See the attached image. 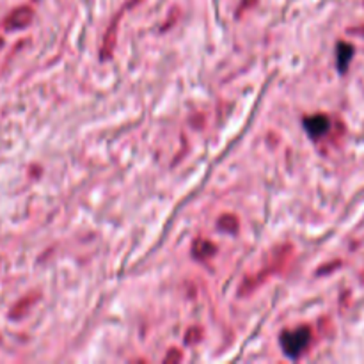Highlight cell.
<instances>
[{
	"label": "cell",
	"mask_w": 364,
	"mask_h": 364,
	"mask_svg": "<svg viewBox=\"0 0 364 364\" xmlns=\"http://www.w3.org/2000/svg\"><path fill=\"white\" fill-rule=\"evenodd\" d=\"M279 343L286 357L297 359L311 343V329L308 325H300L292 331H283L279 336Z\"/></svg>",
	"instance_id": "obj_1"
},
{
	"label": "cell",
	"mask_w": 364,
	"mask_h": 364,
	"mask_svg": "<svg viewBox=\"0 0 364 364\" xmlns=\"http://www.w3.org/2000/svg\"><path fill=\"white\" fill-rule=\"evenodd\" d=\"M34 18V11L33 8L28 6H22V8H17L15 11H11L6 17V20L2 22V27L6 31H20V28H25L31 25Z\"/></svg>",
	"instance_id": "obj_2"
},
{
	"label": "cell",
	"mask_w": 364,
	"mask_h": 364,
	"mask_svg": "<svg viewBox=\"0 0 364 364\" xmlns=\"http://www.w3.org/2000/svg\"><path fill=\"white\" fill-rule=\"evenodd\" d=\"M304 129L311 139H320L331 129V119L325 114H315V116L304 117Z\"/></svg>",
	"instance_id": "obj_3"
},
{
	"label": "cell",
	"mask_w": 364,
	"mask_h": 364,
	"mask_svg": "<svg viewBox=\"0 0 364 364\" xmlns=\"http://www.w3.org/2000/svg\"><path fill=\"white\" fill-rule=\"evenodd\" d=\"M40 299H41L40 292H31L25 297H22L17 304L13 306L11 311H9V318H11V320H20V318L27 316V313L34 308V304H36Z\"/></svg>",
	"instance_id": "obj_4"
},
{
	"label": "cell",
	"mask_w": 364,
	"mask_h": 364,
	"mask_svg": "<svg viewBox=\"0 0 364 364\" xmlns=\"http://www.w3.org/2000/svg\"><path fill=\"white\" fill-rule=\"evenodd\" d=\"M354 57V47L347 41H340L336 44V59H338V69L345 73L348 69V65Z\"/></svg>",
	"instance_id": "obj_5"
},
{
	"label": "cell",
	"mask_w": 364,
	"mask_h": 364,
	"mask_svg": "<svg viewBox=\"0 0 364 364\" xmlns=\"http://www.w3.org/2000/svg\"><path fill=\"white\" fill-rule=\"evenodd\" d=\"M217 252V245L210 240H204V238H197L192 244V254L197 260H208Z\"/></svg>",
	"instance_id": "obj_6"
},
{
	"label": "cell",
	"mask_w": 364,
	"mask_h": 364,
	"mask_svg": "<svg viewBox=\"0 0 364 364\" xmlns=\"http://www.w3.org/2000/svg\"><path fill=\"white\" fill-rule=\"evenodd\" d=\"M219 229L226 233H236L238 231V219L231 213H226V215L219 217V222H217Z\"/></svg>",
	"instance_id": "obj_7"
},
{
	"label": "cell",
	"mask_w": 364,
	"mask_h": 364,
	"mask_svg": "<svg viewBox=\"0 0 364 364\" xmlns=\"http://www.w3.org/2000/svg\"><path fill=\"white\" fill-rule=\"evenodd\" d=\"M201 334H203V331H201L199 327H190L187 331V345H194L196 341L201 340Z\"/></svg>",
	"instance_id": "obj_8"
},
{
	"label": "cell",
	"mask_w": 364,
	"mask_h": 364,
	"mask_svg": "<svg viewBox=\"0 0 364 364\" xmlns=\"http://www.w3.org/2000/svg\"><path fill=\"white\" fill-rule=\"evenodd\" d=\"M181 352L180 350H178V348H172L171 350V354H167V356H165V359H164V363H178V361H181Z\"/></svg>",
	"instance_id": "obj_9"
},
{
	"label": "cell",
	"mask_w": 364,
	"mask_h": 364,
	"mask_svg": "<svg viewBox=\"0 0 364 364\" xmlns=\"http://www.w3.org/2000/svg\"><path fill=\"white\" fill-rule=\"evenodd\" d=\"M0 47H2V40H0Z\"/></svg>",
	"instance_id": "obj_10"
}]
</instances>
